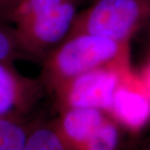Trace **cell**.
Instances as JSON below:
<instances>
[{"instance_id": "cell-1", "label": "cell", "mask_w": 150, "mask_h": 150, "mask_svg": "<svg viewBox=\"0 0 150 150\" xmlns=\"http://www.w3.org/2000/svg\"><path fill=\"white\" fill-rule=\"evenodd\" d=\"M121 51V43L111 39L89 33L72 34L43 59L42 83L56 91L78 75L115 64Z\"/></svg>"}, {"instance_id": "cell-2", "label": "cell", "mask_w": 150, "mask_h": 150, "mask_svg": "<svg viewBox=\"0 0 150 150\" xmlns=\"http://www.w3.org/2000/svg\"><path fill=\"white\" fill-rule=\"evenodd\" d=\"M76 16L74 2L65 0L62 4L15 25L21 49L26 59L43 61L71 31Z\"/></svg>"}, {"instance_id": "cell-3", "label": "cell", "mask_w": 150, "mask_h": 150, "mask_svg": "<svg viewBox=\"0 0 150 150\" xmlns=\"http://www.w3.org/2000/svg\"><path fill=\"white\" fill-rule=\"evenodd\" d=\"M142 14L140 0H98L76 16L70 35L89 33L121 43L133 32Z\"/></svg>"}, {"instance_id": "cell-4", "label": "cell", "mask_w": 150, "mask_h": 150, "mask_svg": "<svg viewBox=\"0 0 150 150\" xmlns=\"http://www.w3.org/2000/svg\"><path fill=\"white\" fill-rule=\"evenodd\" d=\"M124 80L116 64L87 71L56 90L59 104L65 108H96L110 112L113 97Z\"/></svg>"}, {"instance_id": "cell-5", "label": "cell", "mask_w": 150, "mask_h": 150, "mask_svg": "<svg viewBox=\"0 0 150 150\" xmlns=\"http://www.w3.org/2000/svg\"><path fill=\"white\" fill-rule=\"evenodd\" d=\"M42 83L23 76L12 62H0V117H16L40 98Z\"/></svg>"}, {"instance_id": "cell-6", "label": "cell", "mask_w": 150, "mask_h": 150, "mask_svg": "<svg viewBox=\"0 0 150 150\" xmlns=\"http://www.w3.org/2000/svg\"><path fill=\"white\" fill-rule=\"evenodd\" d=\"M109 114L121 127L140 130L150 121V96L142 86L125 84L123 80L114 94Z\"/></svg>"}, {"instance_id": "cell-7", "label": "cell", "mask_w": 150, "mask_h": 150, "mask_svg": "<svg viewBox=\"0 0 150 150\" xmlns=\"http://www.w3.org/2000/svg\"><path fill=\"white\" fill-rule=\"evenodd\" d=\"M110 116L109 113L96 108H65L56 123L70 149L80 150Z\"/></svg>"}, {"instance_id": "cell-8", "label": "cell", "mask_w": 150, "mask_h": 150, "mask_svg": "<svg viewBox=\"0 0 150 150\" xmlns=\"http://www.w3.org/2000/svg\"><path fill=\"white\" fill-rule=\"evenodd\" d=\"M23 150H71L57 123L39 124L28 131Z\"/></svg>"}, {"instance_id": "cell-9", "label": "cell", "mask_w": 150, "mask_h": 150, "mask_svg": "<svg viewBox=\"0 0 150 150\" xmlns=\"http://www.w3.org/2000/svg\"><path fill=\"white\" fill-rule=\"evenodd\" d=\"M28 134L16 117H0V150H23Z\"/></svg>"}, {"instance_id": "cell-10", "label": "cell", "mask_w": 150, "mask_h": 150, "mask_svg": "<svg viewBox=\"0 0 150 150\" xmlns=\"http://www.w3.org/2000/svg\"><path fill=\"white\" fill-rule=\"evenodd\" d=\"M19 59H26L21 49L16 30L8 23L0 21V62H13Z\"/></svg>"}, {"instance_id": "cell-11", "label": "cell", "mask_w": 150, "mask_h": 150, "mask_svg": "<svg viewBox=\"0 0 150 150\" xmlns=\"http://www.w3.org/2000/svg\"><path fill=\"white\" fill-rule=\"evenodd\" d=\"M64 1L65 0H21L12 14L10 23L15 25H21L42 12L62 4Z\"/></svg>"}, {"instance_id": "cell-12", "label": "cell", "mask_w": 150, "mask_h": 150, "mask_svg": "<svg viewBox=\"0 0 150 150\" xmlns=\"http://www.w3.org/2000/svg\"><path fill=\"white\" fill-rule=\"evenodd\" d=\"M20 2L21 0H0V21L10 23L12 14Z\"/></svg>"}, {"instance_id": "cell-13", "label": "cell", "mask_w": 150, "mask_h": 150, "mask_svg": "<svg viewBox=\"0 0 150 150\" xmlns=\"http://www.w3.org/2000/svg\"><path fill=\"white\" fill-rule=\"evenodd\" d=\"M142 87L144 88L146 93L150 96V67L145 73V77H144V79H143Z\"/></svg>"}, {"instance_id": "cell-14", "label": "cell", "mask_w": 150, "mask_h": 150, "mask_svg": "<svg viewBox=\"0 0 150 150\" xmlns=\"http://www.w3.org/2000/svg\"><path fill=\"white\" fill-rule=\"evenodd\" d=\"M139 150H150V133L147 136V137H146L145 142H143L142 149H139Z\"/></svg>"}, {"instance_id": "cell-15", "label": "cell", "mask_w": 150, "mask_h": 150, "mask_svg": "<svg viewBox=\"0 0 150 150\" xmlns=\"http://www.w3.org/2000/svg\"><path fill=\"white\" fill-rule=\"evenodd\" d=\"M124 150H136V149H124Z\"/></svg>"}]
</instances>
